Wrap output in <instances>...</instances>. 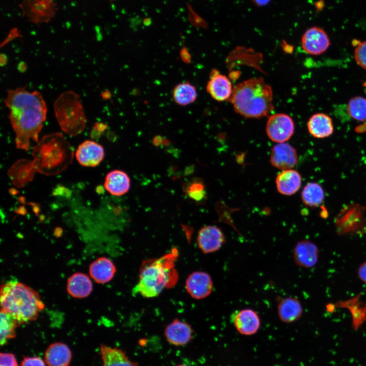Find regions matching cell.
Wrapping results in <instances>:
<instances>
[{
  "label": "cell",
  "mask_w": 366,
  "mask_h": 366,
  "mask_svg": "<svg viewBox=\"0 0 366 366\" xmlns=\"http://www.w3.org/2000/svg\"><path fill=\"white\" fill-rule=\"evenodd\" d=\"M354 50V58L356 64L366 70V41H356Z\"/></svg>",
  "instance_id": "30"
},
{
  "label": "cell",
  "mask_w": 366,
  "mask_h": 366,
  "mask_svg": "<svg viewBox=\"0 0 366 366\" xmlns=\"http://www.w3.org/2000/svg\"><path fill=\"white\" fill-rule=\"evenodd\" d=\"M187 192L188 196L196 201H200L205 196L204 185L200 182L191 183L187 188Z\"/></svg>",
  "instance_id": "31"
},
{
  "label": "cell",
  "mask_w": 366,
  "mask_h": 366,
  "mask_svg": "<svg viewBox=\"0 0 366 366\" xmlns=\"http://www.w3.org/2000/svg\"><path fill=\"white\" fill-rule=\"evenodd\" d=\"M104 187L111 195L121 196L127 193L130 188V179L124 171L114 170L106 175Z\"/></svg>",
  "instance_id": "24"
},
{
  "label": "cell",
  "mask_w": 366,
  "mask_h": 366,
  "mask_svg": "<svg viewBox=\"0 0 366 366\" xmlns=\"http://www.w3.org/2000/svg\"><path fill=\"white\" fill-rule=\"evenodd\" d=\"M349 116L356 120H366V98L356 96L351 98L347 106Z\"/></svg>",
  "instance_id": "29"
},
{
  "label": "cell",
  "mask_w": 366,
  "mask_h": 366,
  "mask_svg": "<svg viewBox=\"0 0 366 366\" xmlns=\"http://www.w3.org/2000/svg\"><path fill=\"white\" fill-rule=\"evenodd\" d=\"M57 121L66 133L71 136L80 134L86 126V117L80 96L72 90L61 94L54 103Z\"/></svg>",
  "instance_id": "6"
},
{
  "label": "cell",
  "mask_w": 366,
  "mask_h": 366,
  "mask_svg": "<svg viewBox=\"0 0 366 366\" xmlns=\"http://www.w3.org/2000/svg\"><path fill=\"white\" fill-rule=\"evenodd\" d=\"M206 89L208 93L215 100L219 102L229 99L233 87L227 76L213 70L210 74Z\"/></svg>",
  "instance_id": "15"
},
{
  "label": "cell",
  "mask_w": 366,
  "mask_h": 366,
  "mask_svg": "<svg viewBox=\"0 0 366 366\" xmlns=\"http://www.w3.org/2000/svg\"><path fill=\"white\" fill-rule=\"evenodd\" d=\"M164 336L169 344L176 346H185L192 339L193 330L189 324L176 319L166 327Z\"/></svg>",
  "instance_id": "14"
},
{
  "label": "cell",
  "mask_w": 366,
  "mask_h": 366,
  "mask_svg": "<svg viewBox=\"0 0 366 366\" xmlns=\"http://www.w3.org/2000/svg\"><path fill=\"white\" fill-rule=\"evenodd\" d=\"M309 133L316 138H324L331 135L334 128L331 118L324 113L312 115L307 123Z\"/></svg>",
  "instance_id": "20"
},
{
  "label": "cell",
  "mask_w": 366,
  "mask_h": 366,
  "mask_svg": "<svg viewBox=\"0 0 366 366\" xmlns=\"http://www.w3.org/2000/svg\"><path fill=\"white\" fill-rule=\"evenodd\" d=\"M93 289V286L90 279L83 272H76L68 280L67 291L73 297L85 298L90 294Z\"/></svg>",
  "instance_id": "21"
},
{
  "label": "cell",
  "mask_w": 366,
  "mask_h": 366,
  "mask_svg": "<svg viewBox=\"0 0 366 366\" xmlns=\"http://www.w3.org/2000/svg\"><path fill=\"white\" fill-rule=\"evenodd\" d=\"M177 257V253L174 251L159 258L143 261L134 292L151 298L158 296L165 288L173 286L178 280L174 268Z\"/></svg>",
  "instance_id": "4"
},
{
  "label": "cell",
  "mask_w": 366,
  "mask_h": 366,
  "mask_svg": "<svg viewBox=\"0 0 366 366\" xmlns=\"http://www.w3.org/2000/svg\"><path fill=\"white\" fill-rule=\"evenodd\" d=\"M295 129L292 118L284 113H276L270 116L266 126L269 138L278 143L288 141L293 135Z\"/></svg>",
  "instance_id": "7"
},
{
  "label": "cell",
  "mask_w": 366,
  "mask_h": 366,
  "mask_svg": "<svg viewBox=\"0 0 366 366\" xmlns=\"http://www.w3.org/2000/svg\"><path fill=\"white\" fill-rule=\"evenodd\" d=\"M210 276L204 271H195L190 274L186 281V288L191 297L201 299L209 296L213 289Z\"/></svg>",
  "instance_id": "10"
},
{
  "label": "cell",
  "mask_w": 366,
  "mask_h": 366,
  "mask_svg": "<svg viewBox=\"0 0 366 366\" xmlns=\"http://www.w3.org/2000/svg\"><path fill=\"white\" fill-rule=\"evenodd\" d=\"M173 98L180 106H186L193 103L197 98V91L194 86L188 82L176 85L173 90Z\"/></svg>",
  "instance_id": "27"
},
{
  "label": "cell",
  "mask_w": 366,
  "mask_h": 366,
  "mask_svg": "<svg viewBox=\"0 0 366 366\" xmlns=\"http://www.w3.org/2000/svg\"><path fill=\"white\" fill-rule=\"evenodd\" d=\"M319 249L309 240L299 241L293 250V258L295 263L301 267L310 268L315 266L318 260Z\"/></svg>",
  "instance_id": "12"
},
{
  "label": "cell",
  "mask_w": 366,
  "mask_h": 366,
  "mask_svg": "<svg viewBox=\"0 0 366 366\" xmlns=\"http://www.w3.org/2000/svg\"><path fill=\"white\" fill-rule=\"evenodd\" d=\"M298 156L295 148L287 143L275 145L271 150L270 162L282 170L292 169L297 164Z\"/></svg>",
  "instance_id": "11"
},
{
  "label": "cell",
  "mask_w": 366,
  "mask_h": 366,
  "mask_svg": "<svg viewBox=\"0 0 366 366\" xmlns=\"http://www.w3.org/2000/svg\"><path fill=\"white\" fill-rule=\"evenodd\" d=\"M4 103L10 110L8 117L16 135L17 148L28 150L31 140L38 142L46 118L47 108L43 96L37 90L19 87L7 90Z\"/></svg>",
  "instance_id": "1"
},
{
  "label": "cell",
  "mask_w": 366,
  "mask_h": 366,
  "mask_svg": "<svg viewBox=\"0 0 366 366\" xmlns=\"http://www.w3.org/2000/svg\"><path fill=\"white\" fill-rule=\"evenodd\" d=\"M197 241L201 251L203 253L209 254L219 250L225 243L226 238L219 227L208 225L199 230Z\"/></svg>",
  "instance_id": "9"
},
{
  "label": "cell",
  "mask_w": 366,
  "mask_h": 366,
  "mask_svg": "<svg viewBox=\"0 0 366 366\" xmlns=\"http://www.w3.org/2000/svg\"><path fill=\"white\" fill-rule=\"evenodd\" d=\"M176 366H186V365H184V364H179V365H176Z\"/></svg>",
  "instance_id": "37"
},
{
  "label": "cell",
  "mask_w": 366,
  "mask_h": 366,
  "mask_svg": "<svg viewBox=\"0 0 366 366\" xmlns=\"http://www.w3.org/2000/svg\"><path fill=\"white\" fill-rule=\"evenodd\" d=\"M100 351L103 361L101 366H138L120 349L102 344Z\"/></svg>",
  "instance_id": "25"
},
{
  "label": "cell",
  "mask_w": 366,
  "mask_h": 366,
  "mask_svg": "<svg viewBox=\"0 0 366 366\" xmlns=\"http://www.w3.org/2000/svg\"><path fill=\"white\" fill-rule=\"evenodd\" d=\"M229 101L235 111L247 118L265 116L273 109L272 88L262 78L238 83L233 87Z\"/></svg>",
  "instance_id": "2"
},
{
  "label": "cell",
  "mask_w": 366,
  "mask_h": 366,
  "mask_svg": "<svg viewBox=\"0 0 366 366\" xmlns=\"http://www.w3.org/2000/svg\"><path fill=\"white\" fill-rule=\"evenodd\" d=\"M73 155L70 144L59 133L43 136L32 152L37 171L47 175L64 170L72 162Z\"/></svg>",
  "instance_id": "5"
},
{
  "label": "cell",
  "mask_w": 366,
  "mask_h": 366,
  "mask_svg": "<svg viewBox=\"0 0 366 366\" xmlns=\"http://www.w3.org/2000/svg\"><path fill=\"white\" fill-rule=\"evenodd\" d=\"M1 346L15 337V329L19 323L11 314L1 309Z\"/></svg>",
  "instance_id": "28"
},
{
  "label": "cell",
  "mask_w": 366,
  "mask_h": 366,
  "mask_svg": "<svg viewBox=\"0 0 366 366\" xmlns=\"http://www.w3.org/2000/svg\"><path fill=\"white\" fill-rule=\"evenodd\" d=\"M301 182L300 173L292 169L283 170L276 179L278 191L286 196L292 195L297 192L300 188Z\"/></svg>",
  "instance_id": "19"
},
{
  "label": "cell",
  "mask_w": 366,
  "mask_h": 366,
  "mask_svg": "<svg viewBox=\"0 0 366 366\" xmlns=\"http://www.w3.org/2000/svg\"><path fill=\"white\" fill-rule=\"evenodd\" d=\"M330 45L327 34L318 26L307 29L301 38V46L303 50L311 55H318L323 53Z\"/></svg>",
  "instance_id": "8"
},
{
  "label": "cell",
  "mask_w": 366,
  "mask_h": 366,
  "mask_svg": "<svg viewBox=\"0 0 366 366\" xmlns=\"http://www.w3.org/2000/svg\"><path fill=\"white\" fill-rule=\"evenodd\" d=\"M37 171L34 161L25 159L19 160L8 171V175L12 183L20 188L30 181Z\"/></svg>",
  "instance_id": "17"
},
{
  "label": "cell",
  "mask_w": 366,
  "mask_h": 366,
  "mask_svg": "<svg viewBox=\"0 0 366 366\" xmlns=\"http://www.w3.org/2000/svg\"><path fill=\"white\" fill-rule=\"evenodd\" d=\"M75 156L82 166L95 167L103 160L104 150L99 143L92 140H86L79 145Z\"/></svg>",
  "instance_id": "13"
},
{
  "label": "cell",
  "mask_w": 366,
  "mask_h": 366,
  "mask_svg": "<svg viewBox=\"0 0 366 366\" xmlns=\"http://www.w3.org/2000/svg\"><path fill=\"white\" fill-rule=\"evenodd\" d=\"M233 322L237 331L245 336L256 333L260 327L258 314L251 309L239 311L233 317Z\"/></svg>",
  "instance_id": "16"
},
{
  "label": "cell",
  "mask_w": 366,
  "mask_h": 366,
  "mask_svg": "<svg viewBox=\"0 0 366 366\" xmlns=\"http://www.w3.org/2000/svg\"><path fill=\"white\" fill-rule=\"evenodd\" d=\"M44 357L48 366H69L72 359V352L66 344L55 342L47 347Z\"/></svg>",
  "instance_id": "22"
},
{
  "label": "cell",
  "mask_w": 366,
  "mask_h": 366,
  "mask_svg": "<svg viewBox=\"0 0 366 366\" xmlns=\"http://www.w3.org/2000/svg\"><path fill=\"white\" fill-rule=\"evenodd\" d=\"M270 0H252V1L256 5L262 6L267 5Z\"/></svg>",
  "instance_id": "36"
},
{
  "label": "cell",
  "mask_w": 366,
  "mask_h": 366,
  "mask_svg": "<svg viewBox=\"0 0 366 366\" xmlns=\"http://www.w3.org/2000/svg\"><path fill=\"white\" fill-rule=\"evenodd\" d=\"M357 273L359 279L366 284V261L359 266Z\"/></svg>",
  "instance_id": "34"
},
{
  "label": "cell",
  "mask_w": 366,
  "mask_h": 366,
  "mask_svg": "<svg viewBox=\"0 0 366 366\" xmlns=\"http://www.w3.org/2000/svg\"><path fill=\"white\" fill-rule=\"evenodd\" d=\"M116 271L113 262L106 257H99L89 267L90 276L98 284H105L110 281Z\"/></svg>",
  "instance_id": "18"
},
{
  "label": "cell",
  "mask_w": 366,
  "mask_h": 366,
  "mask_svg": "<svg viewBox=\"0 0 366 366\" xmlns=\"http://www.w3.org/2000/svg\"><path fill=\"white\" fill-rule=\"evenodd\" d=\"M0 302L1 309L13 316L20 325L36 320L45 308L37 291L16 280L1 285Z\"/></svg>",
  "instance_id": "3"
},
{
  "label": "cell",
  "mask_w": 366,
  "mask_h": 366,
  "mask_svg": "<svg viewBox=\"0 0 366 366\" xmlns=\"http://www.w3.org/2000/svg\"><path fill=\"white\" fill-rule=\"evenodd\" d=\"M301 198L306 206L316 207L323 202L325 198L324 191L320 184L315 182H308L302 190Z\"/></svg>",
  "instance_id": "26"
},
{
  "label": "cell",
  "mask_w": 366,
  "mask_h": 366,
  "mask_svg": "<svg viewBox=\"0 0 366 366\" xmlns=\"http://www.w3.org/2000/svg\"><path fill=\"white\" fill-rule=\"evenodd\" d=\"M181 56L183 61L187 63H188L190 61L191 57L186 49L184 48L182 49L181 51Z\"/></svg>",
  "instance_id": "35"
},
{
  "label": "cell",
  "mask_w": 366,
  "mask_h": 366,
  "mask_svg": "<svg viewBox=\"0 0 366 366\" xmlns=\"http://www.w3.org/2000/svg\"><path fill=\"white\" fill-rule=\"evenodd\" d=\"M1 366H18L15 356L10 353H1Z\"/></svg>",
  "instance_id": "32"
},
{
  "label": "cell",
  "mask_w": 366,
  "mask_h": 366,
  "mask_svg": "<svg viewBox=\"0 0 366 366\" xmlns=\"http://www.w3.org/2000/svg\"><path fill=\"white\" fill-rule=\"evenodd\" d=\"M277 311L278 317L282 322L290 323L301 317L303 309L298 299L288 296L280 300L278 304Z\"/></svg>",
  "instance_id": "23"
},
{
  "label": "cell",
  "mask_w": 366,
  "mask_h": 366,
  "mask_svg": "<svg viewBox=\"0 0 366 366\" xmlns=\"http://www.w3.org/2000/svg\"><path fill=\"white\" fill-rule=\"evenodd\" d=\"M20 366H45L44 361L38 357H25Z\"/></svg>",
  "instance_id": "33"
}]
</instances>
